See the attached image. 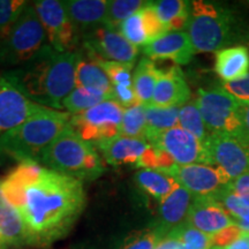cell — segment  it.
I'll return each mask as SVG.
<instances>
[{
	"label": "cell",
	"mask_w": 249,
	"mask_h": 249,
	"mask_svg": "<svg viewBox=\"0 0 249 249\" xmlns=\"http://www.w3.org/2000/svg\"><path fill=\"white\" fill-rule=\"evenodd\" d=\"M6 198L21 214L26 244L44 247L64 238L86 205L83 181L22 161L1 180Z\"/></svg>",
	"instance_id": "1"
},
{
	"label": "cell",
	"mask_w": 249,
	"mask_h": 249,
	"mask_svg": "<svg viewBox=\"0 0 249 249\" xmlns=\"http://www.w3.org/2000/svg\"><path fill=\"white\" fill-rule=\"evenodd\" d=\"M76 60L77 51L59 52L48 43L35 57L9 74L31 102L61 111L64 99L76 87Z\"/></svg>",
	"instance_id": "2"
},
{
	"label": "cell",
	"mask_w": 249,
	"mask_h": 249,
	"mask_svg": "<svg viewBox=\"0 0 249 249\" xmlns=\"http://www.w3.org/2000/svg\"><path fill=\"white\" fill-rule=\"evenodd\" d=\"M71 114L38 105L28 119L0 135V152L20 163L38 157L70 127Z\"/></svg>",
	"instance_id": "3"
},
{
	"label": "cell",
	"mask_w": 249,
	"mask_h": 249,
	"mask_svg": "<svg viewBox=\"0 0 249 249\" xmlns=\"http://www.w3.org/2000/svg\"><path fill=\"white\" fill-rule=\"evenodd\" d=\"M195 52H218L242 38L235 14L222 5L209 1H191L186 24Z\"/></svg>",
	"instance_id": "4"
},
{
	"label": "cell",
	"mask_w": 249,
	"mask_h": 249,
	"mask_svg": "<svg viewBox=\"0 0 249 249\" xmlns=\"http://www.w3.org/2000/svg\"><path fill=\"white\" fill-rule=\"evenodd\" d=\"M37 163L81 181L97 179L105 171L95 145L81 139L71 126L40 154Z\"/></svg>",
	"instance_id": "5"
},
{
	"label": "cell",
	"mask_w": 249,
	"mask_h": 249,
	"mask_svg": "<svg viewBox=\"0 0 249 249\" xmlns=\"http://www.w3.org/2000/svg\"><path fill=\"white\" fill-rule=\"evenodd\" d=\"M195 103L208 132L229 136L247 145L241 119V104L222 86L198 89Z\"/></svg>",
	"instance_id": "6"
},
{
	"label": "cell",
	"mask_w": 249,
	"mask_h": 249,
	"mask_svg": "<svg viewBox=\"0 0 249 249\" xmlns=\"http://www.w3.org/2000/svg\"><path fill=\"white\" fill-rule=\"evenodd\" d=\"M46 44L48 36L34 2H28L8 35L0 42V64L22 66Z\"/></svg>",
	"instance_id": "7"
},
{
	"label": "cell",
	"mask_w": 249,
	"mask_h": 249,
	"mask_svg": "<svg viewBox=\"0 0 249 249\" xmlns=\"http://www.w3.org/2000/svg\"><path fill=\"white\" fill-rule=\"evenodd\" d=\"M124 112L120 104L107 99L89 110L71 114L70 126L81 139L95 145L120 135Z\"/></svg>",
	"instance_id": "8"
},
{
	"label": "cell",
	"mask_w": 249,
	"mask_h": 249,
	"mask_svg": "<svg viewBox=\"0 0 249 249\" xmlns=\"http://www.w3.org/2000/svg\"><path fill=\"white\" fill-rule=\"evenodd\" d=\"M48 36V43L59 52L75 51L80 33L71 20L64 1L39 0L34 2Z\"/></svg>",
	"instance_id": "9"
},
{
	"label": "cell",
	"mask_w": 249,
	"mask_h": 249,
	"mask_svg": "<svg viewBox=\"0 0 249 249\" xmlns=\"http://www.w3.org/2000/svg\"><path fill=\"white\" fill-rule=\"evenodd\" d=\"M163 172L173 177L195 197H214L232 182L220 167L211 165L176 164Z\"/></svg>",
	"instance_id": "10"
},
{
	"label": "cell",
	"mask_w": 249,
	"mask_h": 249,
	"mask_svg": "<svg viewBox=\"0 0 249 249\" xmlns=\"http://www.w3.org/2000/svg\"><path fill=\"white\" fill-rule=\"evenodd\" d=\"M147 142L170 155L178 165H211L204 143L180 126L165 130Z\"/></svg>",
	"instance_id": "11"
},
{
	"label": "cell",
	"mask_w": 249,
	"mask_h": 249,
	"mask_svg": "<svg viewBox=\"0 0 249 249\" xmlns=\"http://www.w3.org/2000/svg\"><path fill=\"white\" fill-rule=\"evenodd\" d=\"M82 40L83 48L103 60L135 64V59L139 55V48L130 44L119 30L104 24L82 34Z\"/></svg>",
	"instance_id": "12"
},
{
	"label": "cell",
	"mask_w": 249,
	"mask_h": 249,
	"mask_svg": "<svg viewBox=\"0 0 249 249\" xmlns=\"http://www.w3.org/2000/svg\"><path fill=\"white\" fill-rule=\"evenodd\" d=\"M213 166L220 167L230 179L249 173V147L220 134H209L203 142Z\"/></svg>",
	"instance_id": "13"
},
{
	"label": "cell",
	"mask_w": 249,
	"mask_h": 249,
	"mask_svg": "<svg viewBox=\"0 0 249 249\" xmlns=\"http://www.w3.org/2000/svg\"><path fill=\"white\" fill-rule=\"evenodd\" d=\"M37 107L18 88L9 71L0 73V135L20 126Z\"/></svg>",
	"instance_id": "14"
},
{
	"label": "cell",
	"mask_w": 249,
	"mask_h": 249,
	"mask_svg": "<svg viewBox=\"0 0 249 249\" xmlns=\"http://www.w3.org/2000/svg\"><path fill=\"white\" fill-rule=\"evenodd\" d=\"M187 222L211 236L227 227L236 225L233 218L213 197H194Z\"/></svg>",
	"instance_id": "15"
},
{
	"label": "cell",
	"mask_w": 249,
	"mask_h": 249,
	"mask_svg": "<svg viewBox=\"0 0 249 249\" xmlns=\"http://www.w3.org/2000/svg\"><path fill=\"white\" fill-rule=\"evenodd\" d=\"M143 53L151 60H172L187 65L195 51L186 31H169L143 46Z\"/></svg>",
	"instance_id": "16"
},
{
	"label": "cell",
	"mask_w": 249,
	"mask_h": 249,
	"mask_svg": "<svg viewBox=\"0 0 249 249\" xmlns=\"http://www.w3.org/2000/svg\"><path fill=\"white\" fill-rule=\"evenodd\" d=\"M191 89L179 66L160 70L156 83L152 105L160 107H183L191 99Z\"/></svg>",
	"instance_id": "17"
},
{
	"label": "cell",
	"mask_w": 249,
	"mask_h": 249,
	"mask_svg": "<svg viewBox=\"0 0 249 249\" xmlns=\"http://www.w3.org/2000/svg\"><path fill=\"white\" fill-rule=\"evenodd\" d=\"M95 148L101 151L102 158L108 165H133L138 167L141 158L151 148V145L145 140L119 135L107 141L97 143L95 144Z\"/></svg>",
	"instance_id": "18"
},
{
	"label": "cell",
	"mask_w": 249,
	"mask_h": 249,
	"mask_svg": "<svg viewBox=\"0 0 249 249\" xmlns=\"http://www.w3.org/2000/svg\"><path fill=\"white\" fill-rule=\"evenodd\" d=\"M195 196L185 187L178 185L166 196L160 205V223L156 229L165 238L174 229L183 225L188 220V213Z\"/></svg>",
	"instance_id": "19"
},
{
	"label": "cell",
	"mask_w": 249,
	"mask_h": 249,
	"mask_svg": "<svg viewBox=\"0 0 249 249\" xmlns=\"http://www.w3.org/2000/svg\"><path fill=\"white\" fill-rule=\"evenodd\" d=\"M76 87L90 91L99 92L111 99L113 85L104 70L93 61L85 50H77V60L75 68Z\"/></svg>",
	"instance_id": "20"
},
{
	"label": "cell",
	"mask_w": 249,
	"mask_h": 249,
	"mask_svg": "<svg viewBox=\"0 0 249 249\" xmlns=\"http://www.w3.org/2000/svg\"><path fill=\"white\" fill-rule=\"evenodd\" d=\"M64 4L71 20L81 34L102 26L107 20V0H68Z\"/></svg>",
	"instance_id": "21"
},
{
	"label": "cell",
	"mask_w": 249,
	"mask_h": 249,
	"mask_svg": "<svg viewBox=\"0 0 249 249\" xmlns=\"http://www.w3.org/2000/svg\"><path fill=\"white\" fill-rule=\"evenodd\" d=\"M214 71L224 82L240 79L248 74L249 51L246 46H232L216 53Z\"/></svg>",
	"instance_id": "22"
},
{
	"label": "cell",
	"mask_w": 249,
	"mask_h": 249,
	"mask_svg": "<svg viewBox=\"0 0 249 249\" xmlns=\"http://www.w3.org/2000/svg\"><path fill=\"white\" fill-rule=\"evenodd\" d=\"M26 244V230L21 214L1 191L0 180V246Z\"/></svg>",
	"instance_id": "23"
},
{
	"label": "cell",
	"mask_w": 249,
	"mask_h": 249,
	"mask_svg": "<svg viewBox=\"0 0 249 249\" xmlns=\"http://www.w3.org/2000/svg\"><path fill=\"white\" fill-rule=\"evenodd\" d=\"M160 22L169 31H183L189 17L191 1L182 0H160L150 1Z\"/></svg>",
	"instance_id": "24"
},
{
	"label": "cell",
	"mask_w": 249,
	"mask_h": 249,
	"mask_svg": "<svg viewBox=\"0 0 249 249\" xmlns=\"http://www.w3.org/2000/svg\"><path fill=\"white\" fill-rule=\"evenodd\" d=\"M140 188L157 201H163L179 185L173 177L154 169H141L135 173Z\"/></svg>",
	"instance_id": "25"
},
{
	"label": "cell",
	"mask_w": 249,
	"mask_h": 249,
	"mask_svg": "<svg viewBox=\"0 0 249 249\" xmlns=\"http://www.w3.org/2000/svg\"><path fill=\"white\" fill-rule=\"evenodd\" d=\"M158 74L160 70L156 67L154 60L149 58H142L140 60L133 75V87L140 104L144 107L152 104Z\"/></svg>",
	"instance_id": "26"
},
{
	"label": "cell",
	"mask_w": 249,
	"mask_h": 249,
	"mask_svg": "<svg viewBox=\"0 0 249 249\" xmlns=\"http://www.w3.org/2000/svg\"><path fill=\"white\" fill-rule=\"evenodd\" d=\"M180 107H160L155 105L145 107V118H147V133L145 140L154 138L158 134L178 126Z\"/></svg>",
	"instance_id": "27"
},
{
	"label": "cell",
	"mask_w": 249,
	"mask_h": 249,
	"mask_svg": "<svg viewBox=\"0 0 249 249\" xmlns=\"http://www.w3.org/2000/svg\"><path fill=\"white\" fill-rule=\"evenodd\" d=\"M145 133H147V118H145L144 105L139 103L132 107L124 108L120 135L145 140Z\"/></svg>",
	"instance_id": "28"
},
{
	"label": "cell",
	"mask_w": 249,
	"mask_h": 249,
	"mask_svg": "<svg viewBox=\"0 0 249 249\" xmlns=\"http://www.w3.org/2000/svg\"><path fill=\"white\" fill-rule=\"evenodd\" d=\"M148 1L142 0H112L108 1L104 26L119 30L120 24L144 7Z\"/></svg>",
	"instance_id": "29"
},
{
	"label": "cell",
	"mask_w": 249,
	"mask_h": 249,
	"mask_svg": "<svg viewBox=\"0 0 249 249\" xmlns=\"http://www.w3.org/2000/svg\"><path fill=\"white\" fill-rule=\"evenodd\" d=\"M179 126L182 129L191 133L192 135H194L201 142H204L210 134L208 132L207 127H205V124L202 119V116L195 101L186 103L183 107H180Z\"/></svg>",
	"instance_id": "30"
},
{
	"label": "cell",
	"mask_w": 249,
	"mask_h": 249,
	"mask_svg": "<svg viewBox=\"0 0 249 249\" xmlns=\"http://www.w3.org/2000/svg\"><path fill=\"white\" fill-rule=\"evenodd\" d=\"M107 96L102 95V93L75 87V89L64 99L62 108L66 110L68 113L76 114L89 110V108L96 107L99 103L107 101Z\"/></svg>",
	"instance_id": "31"
},
{
	"label": "cell",
	"mask_w": 249,
	"mask_h": 249,
	"mask_svg": "<svg viewBox=\"0 0 249 249\" xmlns=\"http://www.w3.org/2000/svg\"><path fill=\"white\" fill-rule=\"evenodd\" d=\"M85 52L96 61L104 70L108 79L112 82L113 86H124V87H133V76L132 71L134 68V64H126V62H119V61H108L103 60V59L98 58L97 55L93 54L91 51L82 48Z\"/></svg>",
	"instance_id": "32"
},
{
	"label": "cell",
	"mask_w": 249,
	"mask_h": 249,
	"mask_svg": "<svg viewBox=\"0 0 249 249\" xmlns=\"http://www.w3.org/2000/svg\"><path fill=\"white\" fill-rule=\"evenodd\" d=\"M166 236L179 240L185 249H211L213 247V236L198 231L188 222L174 229Z\"/></svg>",
	"instance_id": "33"
},
{
	"label": "cell",
	"mask_w": 249,
	"mask_h": 249,
	"mask_svg": "<svg viewBox=\"0 0 249 249\" xmlns=\"http://www.w3.org/2000/svg\"><path fill=\"white\" fill-rule=\"evenodd\" d=\"M120 34L126 38L130 44L136 48L139 46H145L149 43L145 24L143 21L141 11L132 15L126 21H124L119 27Z\"/></svg>",
	"instance_id": "34"
},
{
	"label": "cell",
	"mask_w": 249,
	"mask_h": 249,
	"mask_svg": "<svg viewBox=\"0 0 249 249\" xmlns=\"http://www.w3.org/2000/svg\"><path fill=\"white\" fill-rule=\"evenodd\" d=\"M27 4L23 0H0V42L8 35Z\"/></svg>",
	"instance_id": "35"
},
{
	"label": "cell",
	"mask_w": 249,
	"mask_h": 249,
	"mask_svg": "<svg viewBox=\"0 0 249 249\" xmlns=\"http://www.w3.org/2000/svg\"><path fill=\"white\" fill-rule=\"evenodd\" d=\"M214 200L224 208V210L233 218V220L244 219L249 213V205L241 200L227 187L214 196Z\"/></svg>",
	"instance_id": "36"
},
{
	"label": "cell",
	"mask_w": 249,
	"mask_h": 249,
	"mask_svg": "<svg viewBox=\"0 0 249 249\" xmlns=\"http://www.w3.org/2000/svg\"><path fill=\"white\" fill-rule=\"evenodd\" d=\"M163 239L160 232L154 227L133 236L120 249H155L158 242Z\"/></svg>",
	"instance_id": "37"
},
{
	"label": "cell",
	"mask_w": 249,
	"mask_h": 249,
	"mask_svg": "<svg viewBox=\"0 0 249 249\" xmlns=\"http://www.w3.org/2000/svg\"><path fill=\"white\" fill-rule=\"evenodd\" d=\"M220 86L240 104L249 103V73L238 80L223 82Z\"/></svg>",
	"instance_id": "38"
},
{
	"label": "cell",
	"mask_w": 249,
	"mask_h": 249,
	"mask_svg": "<svg viewBox=\"0 0 249 249\" xmlns=\"http://www.w3.org/2000/svg\"><path fill=\"white\" fill-rule=\"evenodd\" d=\"M112 101L117 102L124 108L132 107L134 105L139 104V99L136 97L134 87H124V86H113L111 93Z\"/></svg>",
	"instance_id": "39"
},
{
	"label": "cell",
	"mask_w": 249,
	"mask_h": 249,
	"mask_svg": "<svg viewBox=\"0 0 249 249\" xmlns=\"http://www.w3.org/2000/svg\"><path fill=\"white\" fill-rule=\"evenodd\" d=\"M241 234H242V230L238 225L227 227V229L223 230V231L218 232L217 234L213 235V246L225 248L227 246H230L234 241L238 240V239L241 236Z\"/></svg>",
	"instance_id": "40"
},
{
	"label": "cell",
	"mask_w": 249,
	"mask_h": 249,
	"mask_svg": "<svg viewBox=\"0 0 249 249\" xmlns=\"http://www.w3.org/2000/svg\"><path fill=\"white\" fill-rule=\"evenodd\" d=\"M229 188L249 205V173L233 180L229 185Z\"/></svg>",
	"instance_id": "41"
},
{
	"label": "cell",
	"mask_w": 249,
	"mask_h": 249,
	"mask_svg": "<svg viewBox=\"0 0 249 249\" xmlns=\"http://www.w3.org/2000/svg\"><path fill=\"white\" fill-rule=\"evenodd\" d=\"M155 249H185V247L177 239L171 238V236H165L163 240L158 242Z\"/></svg>",
	"instance_id": "42"
},
{
	"label": "cell",
	"mask_w": 249,
	"mask_h": 249,
	"mask_svg": "<svg viewBox=\"0 0 249 249\" xmlns=\"http://www.w3.org/2000/svg\"><path fill=\"white\" fill-rule=\"evenodd\" d=\"M241 119L242 124H244L246 144H247V147H249V103L241 104Z\"/></svg>",
	"instance_id": "43"
},
{
	"label": "cell",
	"mask_w": 249,
	"mask_h": 249,
	"mask_svg": "<svg viewBox=\"0 0 249 249\" xmlns=\"http://www.w3.org/2000/svg\"><path fill=\"white\" fill-rule=\"evenodd\" d=\"M224 249H249V242L246 240L241 234V236L238 239V240L234 241L230 246H227V247H225Z\"/></svg>",
	"instance_id": "44"
},
{
	"label": "cell",
	"mask_w": 249,
	"mask_h": 249,
	"mask_svg": "<svg viewBox=\"0 0 249 249\" xmlns=\"http://www.w3.org/2000/svg\"><path fill=\"white\" fill-rule=\"evenodd\" d=\"M242 236H244L246 240H247V241L249 242V233H246V232L242 231Z\"/></svg>",
	"instance_id": "45"
},
{
	"label": "cell",
	"mask_w": 249,
	"mask_h": 249,
	"mask_svg": "<svg viewBox=\"0 0 249 249\" xmlns=\"http://www.w3.org/2000/svg\"><path fill=\"white\" fill-rule=\"evenodd\" d=\"M211 249H224V248L223 247H217V246H213V247L211 248Z\"/></svg>",
	"instance_id": "46"
}]
</instances>
